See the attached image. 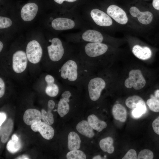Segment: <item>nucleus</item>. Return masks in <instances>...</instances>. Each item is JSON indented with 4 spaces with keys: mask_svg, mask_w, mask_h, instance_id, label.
<instances>
[{
    "mask_svg": "<svg viewBox=\"0 0 159 159\" xmlns=\"http://www.w3.org/2000/svg\"><path fill=\"white\" fill-rule=\"evenodd\" d=\"M55 70L57 77L64 85L81 91L87 79L97 70L79 56L69 57Z\"/></svg>",
    "mask_w": 159,
    "mask_h": 159,
    "instance_id": "1",
    "label": "nucleus"
},
{
    "mask_svg": "<svg viewBox=\"0 0 159 159\" xmlns=\"http://www.w3.org/2000/svg\"><path fill=\"white\" fill-rule=\"evenodd\" d=\"M103 75L100 69L97 70L88 78L84 85L83 90H85L92 102L98 100L102 92L107 87V81Z\"/></svg>",
    "mask_w": 159,
    "mask_h": 159,
    "instance_id": "2",
    "label": "nucleus"
},
{
    "mask_svg": "<svg viewBox=\"0 0 159 159\" xmlns=\"http://www.w3.org/2000/svg\"><path fill=\"white\" fill-rule=\"evenodd\" d=\"M49 42L51 44L47 47L50 60L54 68L57 69L63 62L65 53L64 48L61 40L58 38H54Z\"/></svg>",
    "mask_w": 159,
    "mask_h": 159,
    "instance_id": "3",
    "label": "nucleus"
},
{
    "mask_svg": "<svg viewBox=\"0 0 159 159\" xmlns=\"http://www.w3.org/2000/svg\"><path fill=\"white\" fill-rule=\"evenodd\" d=\"M124 84L127 88L133 87L136 90H139L145 86L146 81L140 70L132 69L130 71L129 77L125 80Z\"/></svg>",
    "mask_w": 159,
    "mask_h": 159,
    "instance_id": "4",
    "label": "nucleus"
},
{
    "mask_svg": "<svg viewBox=\"0 0 159 159\" xmlns=\"http://www.w3.org/2000/svg\"><path fill=\"white\" fill-rule=\"evenodd\" d=\"M26 52L28 60L32 64H36L41 60L43 51L38 42L33 40L27 44Z\"/></svg>",
    "mask_w": 159,
    "mask_h": 159,
    "instance_id": "5",
    "label": "nucleus"
},
{
    "mask_svg": "<svg viewBox=\"0 0 159 159\" xmlns=\"http://www.w3.org/2000/svg\"><path fill=\"white\" fill-rule=\"evenodd\" d=\"M28 61L26 52L21 50L16 51L12 57V67L13 71L17 74L24 72L26 69Z\"/></svg>",
    "mask_w": 159,
    "mask_h": 159,
    "instance_id": "6",
    "label": "nucleus"
},
{
    "mask_svg": "<svg viewBox=\"0 0 159 159\" xmlns=\"http://www.w3.org/2000/svg\"><path fill=\"white\" fill-rule=\"evenodd\" d=\"M31 128L35 132H39L42 136L46 140L52 139L54 135V131L52 127L41 121L33 124Z\"/></svg>",
    "mask_w": 159,
    "mask_h": 159,
    "instance_id": "7",
    "label": "nucleus"
},
{
    "mask_svg": "<svg viewBox=\"0 0 159 159\" xmlns=\"http://www.w3.org/2000/svg\"><path fill=\"white\" fill-rule=\"evenodd\" d=\"M108 14L117 23L125 24L128 21V18L125 12L121 8L115 5L110 6L107 8Z\"/></svg>",
    "mask_w": 159,
    "mask_h": 159,
    "instance_id": "8",
    "label": "nucleus"
},
{
    "mask_svg": "<svg viewBox=\"0 0 159 159\" xmlns=\"http://www.w3.org/2000/svg\"><path fill=\"white\" fill-rule=\"evenodd\" d=\"M91 16L95 23L101 26H109L112 24L110 17L103 11L97 9L92 10Z\"/></svg>",
    "mask_w": 159,
    "mask_h": 159,
    "instance_id": "9",
    "label": "nucleus"
},
{
    "mask_svg": "<svg viewBox=\"0 0 159 159\" xmlns=\"http://www.w3.org/2000/svg\"><path fill=\"white\" fill-rule=\"evenodd\" d=\"M38 9V6L36 4L32 2L26 4L23 6L21 11V19L26 21L32 20L36 16Z\"/></svg>",
    "mask_w": 159,
    "mask_h": 159,
    "instance_id": "10",
    "label": "nucleus"
},
{
    "mask_svg": "<svg viewBox=\"0 0 159 159\" xmlns=\"http://www.w3.org/2000/svg\"><path fill=\"white\" fill-rule=\"evenodd\" d=\"M52 28L57 30L61 31L72 29L75 26L74 21L66 18H57L52 22Z\"/></svg>",
    "mask_w": 159,
    "mask_h": 159,
    "instance_id": "11",
    "label": "nucleus"
},
{
    "mask_svg": "<svg viewBox=\"0 0 159 159\" xmlns=\"http://www.w3.org/2000/svg\"><path fill=\"white\" fill-rule=\"evenodd\" d=\"M130 12L133 17H137L139 21L144 24L150 23L153 19V15L150 12H140L136 7L133 6L130 9Z\"/></svg>",
    "mask_w": 159,
    "mask_h": 159,
    "instance_id": "12",
    "label": "nucleus"
},
{
    "mask_svg": "<svg viewBox=\"0 0 159 159\" xmlns=\"http://www.w3.org/2000/svg\"><path fill=\"white\" fill-rule=\"evenodd\" d=\"M23 117L26 124L31 125L36 122L41 121V113L36 109H29L25 112Z\"/></svg>",
    "mask_w": 159,
    "mask_h": 159,
    "instance_id": "13",
    "label": "nucleus"
},
{
    "mask_svg": "<svg viewBox=\"0 0 159 159\" xmlns=\"http://www.w3.org/2000/svg\"><path fill=\"white\" fill-rule=\"evenodd\" d=\"M82 38L85 41L95 43H102L103 39L100 32L92 29L85 32L82 35Z\"/></svg>",
    "mask_w": 159,
    "mask_h": 159,
    "instance_id": "14",
    "label": "nucleus"
},
{
    "mask_svg": "<svg viewBox=\"0 0 159 159\" xmlns=\"http://www.w3.org/2000/svg\"><path fill=\"white\" fill-rule=\"evenodd\" d=\"M13 126V120L11 118L8 119L0 126V137L2 143H6L12 130Z\"/></svg>",
    "mask_w": 159,
    "mask_h": 159,
    "instance_id": "15",
    "label": "nucleus"
},
{
    "mask_svg": "<svg viewBox=\"0 0 159 159\" xmlns=\"http://www.w3.org/2000/svg\"><path fill=\"white\" fill-rule=\"evenodd\" d=\"M112 114L114 118L121 122L125 121L127 117V112L125 108L119 103L115 104L112 109Z\"/></svg>",
    "mask_w": 159,
    "mask_h": 159,
    "instance_id": "16",
    "label": "nucleus"
},
{
    "mask_svg": "<svg viewBox=\"0 0 159 159\" xmlns=\"http://www.w3.org/2000/svg\"><path fill=\"white\" fill-rule=\"evenodd\" d=\"M132 52L138 58L142 60H146L150 58L152 53L150 49L147 47H142L138 45L134 46Z\"/></svg>",
    "mask_w": 159,
    "mask_h": 159,
    "instance_id": "17",
    "label": "nucleus"
},
{
    "mask_svg": "<svg viewBox=\"0 0 159 159\" xmlns=\"http://www.w3.org/2000/svg\"><path fill=\"white\" fill-rule=\"evenodd\" d=\"M76 129L80 133L88 138H91L94 135L93 129L86 120H83L79 122Z\"/></svg>",
    "mask_w": 159,
    "mask_h": 159,
    "instance_id": "18",
    "label": "nucleus"
},
{
    "mask_svg": "<svg viewBox=\"0 0 159 159\" xmlns=\"http://www.w3.org/2000/svg\"><path fill=\"white\" fill-rule=\"evenodd\" d=\"M87 121L93 129L98 132L102 131L107 126L105 122L99 119L96 115L93 114L88 116Z\"/></svg>",
    "mask_w": 159,
    "mask_h": 159,
    "instance_id": "19",
    "label": "nucleus"
},
{
    "mask_svg": "<svg viewBox=\"0 0 159 159\" xmlns=\"http://www.w3.org/2000/svg\"><path fill=\"white\" fill-rule=\"evenodd\" d=\"M81 141L79 135L74 132L69 133L68 137V147L70 150H78L80 147Z\"/></svg>",
    "mask_w": 159,
    "mask_h": 159,
    "instance_id": "20",
    "label": "nucleus"
},
{
    "mask_svg": "<svg viewBox=\"0 0 159 159\" xmlns=\"http://www.w3.org/2000/svg\"><path fill=\"white\" fill-rule=\"evenodd\" d=\"M146 103L150 109L155 112H159V90H156L154 95H151L150 98L148 100Z\"/></svg>",
    "mask_w": 159,
    "mask_h": 159,
    "instance_id": "21",
    "label": "nucleus"
},
{
    "mask_svg": "<svg viewBox=\"0 0 159 159\" xmlns=\"http://www.w3.org/2000/svg\"><path fill=\"white\" fill-rule=\"evenodd\" d=\"M125 103L127 107L132 110L140 106L146 105L142 98L136 95L128 97L126 99Z\"/></svg>",
    "mask_w": 159,
    "mask_h": 159,
    "instance_id": "22",
    "label": "nucleus"
},
{
    "mask_svg": "<svg viewBox=\"0 0 159 159\" xmlns=\"http://www.w3.org/2000/svg\"><path fill=\"white\" fill-rule=\"evenodd\" d=\"M21 147V144L18 136L13 135L11 140H9L6 145L8 151L11 153H14L19 151Z\"/></svg>",
    "mask_w": 159,
    "mask_h": 159,
    "instance_id": "23",
    "label": "nucleus"
},
{
    "mask_svg": "<svg viewBox=\"0 0 159 159\" xmlns=\"http://www.w3.org/2000/svg\"><path fill=\"white\" fill-rule=\"evenodd\" d=\"M113 143L112 138L110 137H107L101 140L100 142L99 145L102 151L111 154L114 150Z\"/></svg>",
    "mask_w": 159,
    "mask_h": 159,
    "instance_id": "24",
    "label": "nucleus"
},
{
    "mask_svg": "<svg viewBox=\"0 0 159 159\" xmlns=\"http://www.w3.org/2000/svg\"><path fill=\"white\" fill-rule=\"evenodd\" d=\"M55 82L47 83L45 89V92L49 96L54 97L56 96L59 94L61 86L59 84Z\"/></svg>",
    "mask_w": 159,
    "mask_h": 159,
    "instance_id": "25",
    "label": "nucleus"
},
{
    "mask_svg": "<svg viewBox=\"0 0 159 159\" xmlns=\"http://www.w3.org/2000/svg\"><path fill=\"white\" fill-rule=\"evenodd\" d=\"M70 107L68 103L61 98L58 104L57 112L61 117H63L69 112Z\"/></svg>",
    "mask_w": 159,
    "mask_h": 159,
    "instance_id": "26",
    "label": "nucleus"
},
{
    "mask_svg": "<svg viewBox=\"0 0 159 159\" xmlns=\"http://www.w3.org/2000/svg\"><path fill=\"white\" fill-rule=\"evenodd\" d=\"M52 110L48 109L47 112L44 110H41L42 119L43 121L49 125H52L54 122L53 115L52 113Z\"/></svg>",
    "mask_w": 159,
    "mask_h": 159,
    "instance_id": "27",
    "label": "nucleus"
},
{
    "mask_svg": "<svg viewBox=\"0 0 159 159\" xmlns=\"http://www.w3.org/2000/svg\"><path fill=\"white\" fill-rule=\"evenodd\" d=\"M67 159H85V153L82 151L78 150H71L66 155Z\"/></svg>",
    "mask_w": 159,
    "mask_h": 159,
    "instance_id": "28",
    "label": "nucleus"
},
{
    "mask_svg": "<svg viewBox=\"0 0 159 159\" xmlns=\"http://www.w3.org/2000/svg\"><path fill=\"white\" fill-rule=\"evenodd\" d=\"M147 110L146 105L140 106L132 109L131 112L132 116L134 118H140L146 113Z\"/></svg>",
    "mask_w": 159,
    "mask_h": 159,
    "instance_id": "29",
    "label": "nucleus"
},
{
    "mask_svg": "<svg viewBox=\"0 0 159 159\" xmlns=\"http://www.w3.org/2000/svg\"><path fill=\"white\" fill-rule=\"evenodd\" d=\"M153 158V153L148 149H144L139 153L138 156V159H152Z\"/></svg>",
    "mask_w": 159,
    "mask_h": 159,
    "instance_id": "30",
    "label": "nucleus"
},
{
    "mask_svg": "<svg viewBox=\"0 0 159 159\" xmlns=\"http://www.w3.org/2000/svg\"><path fill=\"white\" fill-rule=\"evenodd\" d=\"M12 21L9 18L1 16H0V29L6 28L10 26Z\"/></svg>",
    "mask_w": 159,
    "mask_h": 159,
    "instance_id": "31",
    "label": "nucleus"
},
{
    "mask_svg": "<svg viewBox=\"0 0 159 159\" xmlns=\"http://www.w3.org/2000/svg\"><path fill=\"white\" fill-rule=\"evenodd\" d=\"M137 158L136 152L135 150L133 149H131L129 150L122 158V159H136Z\"/></svg>",
    "mask_w": 159,
    "mask_h": 159,
    "instance_id": "32",
    "label": "nucleus"
},
{
    "mask_svg": "<svg viewBox=\"0 0 159 159\" xmlns=\"http://www.w3.org/2000/svg\"><path fill=\"white\" fill-rule=\"evenodd\" d=\"M152 127L155 132L159 135V116L153 122Z\"/></svg>",
    "mask_w": 159,
    "mask_h": 159,
    "instance_id": "33",
    "label": "nucleus"
},
{
    "mask_svg": "<svg viewBox=\"0 0 159 159\" xmlns=\"http://www.w3.org/2000/svg\"><path fill=\"white\" fill-rule=\"evenodd\" d=\"M5 84L2 78H0V97L1 98L4 95L5 90Z\"/></svg>",
    "mask_w": 159,
    "mask_h": 159,
    "instance_id": "34",
    "label": "nucleus"
},
{
    "mask_svg": "<svg viewBox=\"0 0 159 159\" xmlns=\"http://www.w3.org/2000/svg\"><path fill=\"white\" fill-rule=\"evenodd\" d=\"M6 115L5 113L3 112L0 113V127L6 120Z\"/></svg>",
    "mask_w": 159,
    "mask_h": 159,
    "instance_id": "35",
    "label": "nucleus"
},
{
    "mask_svg": "<svg viewBox=\"0 0 159 159\" xmlns=\"http://www.w3.org/2000/svg\"><path fill=\"white\" fill-rule=\"evenodd\" d=\"M55 105V102L53 100H49L48 102V108L52 110L54 108Z\"/></svg>",
    "mask_w": 159,
    "mask_h": 159,
    "instance_id": "36",
    "label": "nucleus"
},
{
    "mask_svg": "<svg viewBox=\"0 0 159 159\" xmlns=\"http://www.w3.org/2000/svg\"><path fill=\"white\" fill-rule=\"evenodd\" d=\"M152 4L155 9L159 10V0H153Z\"/></svg>",
    "mask_w": 159,
    "mask_h": 159,
    "instance_id": "37",
    "label": "nucleus"
},
{
    "mask_svg": "<svg viewBox=\"0 0 159 159\" xmlns=\"http://www.w3.org/2000/svg\"><path fill=\"white\" fill-rule=\"evenodd\" d=\"M77 0H54V1L59 4H62L64 1L69 2H73L76 1Z\"/></svg>",
    "mask_w": 159,
    "mask_h": 159,
    "instance_id": "38",
    "label": "nucleus"
},
{
    "mask_svg": "<svg viewBox=\"0 0 159 159\" xmlns=\"http://www.w3.org/2000/svg\"><path fill=\"white\" fill-rule=\"evenodd\" d=\"M17 159H29V157L27 156V155H23L21 156H19L17 158Z\"/></svg>",
    "mask_w": 159,
    "mask_h": 159,
    "instance_id": "39",
    "label": "nucleus"
},
{
    "mask_svg": "<svg viewBox=\"0 0 159 159\" xmlns=\"http://www.w3.org/2000/svg\"><path fill=\"white\" fill-rule=\"evenodd\" d=\"M103 158L100 155H97L95 156L93 158V159H101Z\"/></svg>",
    "mask_w": 159,
    "mask_h": 159,
    "instance_id": "40",
    "label": "nucleus"
},
{
    "mask_svg": "<svg viewBox=\"0 0 159 159\" xmlns=\"http://www.w3.org/2000/svg\"><path fill=\"white\" fill-rule=\"evenodd\" d=\"M3 47V44L2 42L0 41V52H1L2 51Z\"/></svg>",
    "mask_w": 159,
    "mask_h": 159,
    "instance_id": "41",
    "label": "nucleus"
},
{
    "mask_svg": "<svg viewBox=\"0 0 159 159\" xmlns=\"http://www.w3.org/2000/svg\"><path fill=\"white\" fill-rule=\"evenodd\" d=\"M56 110H54V111H56Z\"/></svg>",
    "mask_w": 159,
    "mask_h": 159,
    "instance_id": "42",
    "label": "nucleus"
}]
</instances>
